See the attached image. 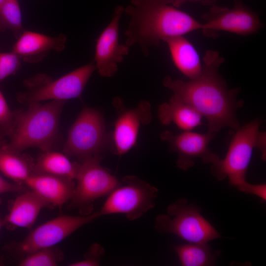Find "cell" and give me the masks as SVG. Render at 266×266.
Wrapping results in <instances>:
<instances>
[{"label":"cell","instance_id":"cell-34","mask_svg":"<svg viewBox=\"0 0 266 266\" xmlns=\"http://www.w3.org/2000/svg\"><path fill=\"white\" fill-rule=\"evenodd\" d=\"M2 224H3L2 222H1V220L0 219V228H1V227L2 225Z\"/></svg>","mask_w":266,"mask_h":266},{"label":"cell","instance_id":"cell-28","mask_svg":"<svg viewBox=\"0 0 266 266\" xmlns=\"http://www.w3.org/2000/svg\"><path fill=\"white\" fill-rule=\"evenodd\" d=\"M23 189V187L20 184L9 183L0 176V194L8 192H20Z\"/></svg>","mask_w":266,"mask_h":266},{"label":"cell","instance_id":"cell-8","mask_svg":"<svg viewBox=\"0 0 266 266\" xmlns=\"http://www.w3.org/2000/svg\"><path fill=\"white\" fill-rule=\"evenodd\" d=\"M107 137L103 118L97 109L85 107L70 127L63 148L67 157L82 160L101 156Z\"/></svg>","mask_w":266,"mask_h":266},{"label":"cell","instance_id":"cell-2","mask_svg":"<svg viewBox=\"0 0 266 266\" xmlns=\"http://www.w3.org/2000/svg\"><path fill=\"white\" fill-rule=\"evenodd\" d=\"M124 13L130 19L125 35L128 47L137 44L145 56L166 37L201 29L203 23L177 9L168 0H131Z\"/></svg>","mask_w":266,"mask_h":266},{"label":"cell","instance_id":"cell-23","mask_svg":"<svg viewBox=\"0 0 266 266\" xmlns=\"http://www.w3.org/2000/svg\"><path fill=\"white\" fill-rule=\"evenodd\" d=\"M11 31L17 39L25 31L18 0H5L0 7V31Z\"/></svg>","mask_w":266,"mask_h":266},{"label":"cell","instance_id":"cell-20","mask_svg":"<svg viewBox=\"0 0 266 266\" xmlns=\"http://www.w3.org/2000/svg\"><path fill=\"white\" fill-rule=\"evenodd\" d=\"M79 165L71 162L65 154L43 152L34 163L32 174H47L75 179Z\"/></svg>","mask_w":266,"mask_h":266},{"label":"cell","instance_id":"cell-14","mask_svg":"<svg viewBox=\"0 0 266 266\" xmlns=\"http://www.w3.org/2000/svg\"><path fill=\"white\" fill-rule=\"evenodd\" d=\"M151 119V105L147 101L122 111L115 122L113 132L116 154L123 155L130 151L136 142L141 125L149 124Z\"/></svg>","mask_w":266,"mask_h":266},{"label":"cell","instance_id":"cell-18","mask_svg":"<svg viewBox=\"0 0 266 266\" xmlns=\"http://www.w3.org/2000/svg\"><path fill=\"white\" fill-rule=\"evenodd\" d=\"M168 47L176 67L190 79L198 77L202 66L198 51L191 42L183 35L165 37L162 39Z\"/></svg>","mask_w":266,"mask_h":266},{"label":"cell","instance_id":"cell-29","mask_svg":"<svg viewBox=\"0 0 266 266\" xmlns=\"http://www.w3.org/2000/svg\"><path fill=\"white\" fill-rule=\"evenodd\" d=\"M266 133L259 132L257 139L256 148L260 151L261 158L264 161H265L266 159Z\"/></svg>","mask_w":266,"mask_h":266},{"label":"cell","instance_id":"cell-33","mask_svg":"<svg viewBox=\"0 0 266 266\" xmlns=\"http://www.w3.org/2000/svg\"><path fill=\"white\" fill-rule=\"evenodd\" d=\"M5 0H0V7Z\"/></svg>","mask_w":266,"mask_h":266},{"label":"cell","instance_id":"cell-21","mask_svg":"<svg viewBox=\"0 0 266 266\" xmlns=\"http://www.w3.org/2000/svg\"><path fill=\"white\" fill-rule=\"evenodd\" d=\"M5 144L0 150V171L17 183H25L33 173L34 163L20 152L7 149Z\"/></svg>","mask_w":266,"mask_h":266},{"label":"cell","instance_id":"cell-32","mask_svg":"<svg viewBox=\"0 0 266 266\" xmlns=\"http://www.w3.org/2000/svg\"><path fill=\"white\" fill-rule=\"evenodd\" d=\"M6 141L3 139V135L0 136V150L5 144Z\"/></svg>","mask_w":266,"mask_h":266},{"label":"cell","instance_id":"cell-25","mask_svg":"<svg viewBox=\"0 0 266 266\" xmlns=\"http://www.w3.org/2000/svg\"><path fill=\"white\" fill-rule=\"evenodd\" d=\"M21 59L13 52H0V82L14 74L21 67Z\"/></svg>","mask_w":266,"mask_h":266},{"label":"cell","instance_id":"cell-13","mask_svg":"<svg viewBox=\"0 0 266 266\" xmlns=\"http://www.w3.org/2000/svg\"><path fill=\"white\" fill-rule=\"evenodd\" d=\"M124 10L122 5L115 8L109 23L97 39L94 62L102 77L113 76L118 64L129 53L130 47L119 41V22Z\"/></svg>","mask_w":266,"mask_h":266},{"label":"cell","instance_id":"cell-10","mask_svg":"<svg viewBox=\"0 0 266 266\" xmlns=\"http://www.w3.org/2000/svg\"><path fill=\"white\" fill-rule=\"evenodd\" d=\"M202 16L205 23L201 30L210 37L219 31L248 35L257 33L263 26L257 14L239 0L234 1L232 8L211 6Z\"/></svg>","mask_w":266,"mask_h":266},{"label":"cell","instance_id":"cell-12","mask_svg":"<svg viewBox=\"0 0 266 266\" xmlns=\"http://www.w3.org/2000/svg\"><path fill=\"white\" fill-rule=\"evenodd\" d=\"M215 135L209 132L202 134L184 131L174 134L166 131L161 134L160 138L169 143L171 151L177 153V166L186 170L194 166L197 159H201L205 164H212L219 159L209 148V143Z\"/></svg>","mask_w":266,"mask_h":266},{"label":"cell","instance_id":"cell-16","mask_svg":"<svg viewBox=\"0 0 266 266\" xmlns=\"http://www.w3.org/2000/svg\"><path fill=\"white\" fill-rule=\"evenodd\" d=\"M70 178L47 174H32L25 183L51 206H61L71 200L75 183Z\"/></svg>","mask_w":266,"mask_h":266},{"label":"cell","instance_id":"cell-19","mask_svg":"<svg viewBox=\"0 0 266 266\" xmlns=\"http://www.w3.org/2000/svg\"><path fill=\"white\" fill-rule=\"evenodd\" d=\"M158 116L163 125L173 123L184 131H191L200 125L202 117L190 104L174 96L159 106Z\"/></svg>","mask_w":266,"mask_h":266},{"label":"cell","instance_id":"cell-5","mask_svg":"<svg viewBox=\"0 0 266 266\" xmlns=\"http://www.w3.org/2000/svg\"><path fill=\"white\" fill-rule=\"evenodd\" d=\"M261 123L260 119H256L235 131L226 156L212 163L211 167V174L217 180L228 178L231 185L244 193L249 185L246 173L256 148Z\"/></svg>","mask_w":266,"mask_h":266},{"label":"cell","instance_id":"cell-9","mask_svg":"<svg viewBox=\"0 0 266 266\" xmlns=\"http://www.w3.org/2000/svg\"><path fill=\"white\" fill-rule=\"evenodd\" d=\"M102 158L87 157L79 165L70 206L78 208L85 215L90 213L96 200L108 195L119 184L116 177L101 166Z\"/></svg>","mask_w":266,"mask_h":266},{"label":"cell","instance_id":"cell-15","mask_svg":"<svg viewBox=\"0 0 266 266\" xmlns=\"http://www.w3.org/2000/svg\"><path fill=\"white\" fill-rule=\"evenodd\" d=\"M66 41L67 37L64 33L57 36H50L25 30L17 38L12 51L23 61L35 64L42 61L51 51H63Z\"/></svg>","mask_w":266,"mask_h":266},{"label":"cell","instance_id":"cell-11","mask_svg":"<svg viewBox=\"0 0 266 266\" xmlns=\"http://www.w3.org/2000/svg\"><path fill=\"white\" fill-rule=\"evenodd\" d=\"M100 217L99 211L83 216L62 215L39 226L18 245V251L29 254L54 246L82 226Z\"/></svg>","mask_w":266,"mask_h":266},{"label":"cell","instance_id":"cell-7","mask_svg":"<svg viewBox=\"0 0 266 266\" xmlns=\"http://www.w3.org/2000/svg\"><path fill=\"white\" fill-rule=\"evenodd\" d=\"M158 189L133 175L124 177L110 193L99 213L100 216L123 214L130 220L142 216L156 203Z\"/></svg>","mask_w":266,"mask_h":266},{"label":"cell","instance_id":"cell-24","mask_svg":"<svg viewBox=\"0 0 266 266\" xmlns=\"http://www.w3.org/2000/svg\"><path fill=\"white\" fill-rule=\"evenodd\" d=\"M63 258L61 251L54 246L42 248L27 255L20 266H55Z\"/></svg>","mask_w":266,"mask_h":266},{"label":"cell","instance_id":"cell-17","mask_svg":"<svg viewBox=\"0 0 266 266\" xmlns=\"http://www.w3.org/2000/svg\"><path fill=\"white\" fill-rule=\"evenodd\" d=\"M51 205L33 191L18 196L3 223L12 227L30 228L40 210Z\"/></svg>","mask_w":266,"mask_h":266},{"label":"cell","instance_id":"cell-26","mask_svg":"<svg viewBox=\"0 0 266 266\" xmlns=\"http://www.w3.org/2000/svg\"><path fill=\"white\" fill-rule=\"evenodd\" d=\"M14 124V112L11 111L0 90V129L2 134L8 136L12 134Z\"/></svg>","mask_w":266,"mask_h":266},{"label":"cell","instance_id":"cell-31","mask_svg":"<svg viewBox=\"0 0 266 266\" xmlns=\"http://www.w3.org/2000/svg\"><path fill=\"white\" fill-rule=\"evenodd\" d=\"M219 0H197V2H200L205 5L213 6L216 5V3Z\"/></svg>","mask_w":266,"mask_h":266},{"label":"cell","instance_id":"cell-30","mask_svg":"<svg viewBox=\"0 0 266 266\" xmlns=\"http://www.w3.org/2000/svg\"><path fill=\"white\" fill-rule=\"evenodd\" d=\"M169 3L175 7H178L187 2H197V0H168Z\"/></svg>","mask_w":266,"mask_h":266},{"label":"cell","instance_id":"cell-22","mask_svg":"<svg viewBox=\"0 0 266 266\" xmlns=\"http://www.w3.org/2000/svg\"><path fill=\"white\" fill-rule=\"evenodd\" d=\"M183 266H205L214 264L218 253H213L208 243L189 242L173 246Z\"/></svg>","mask_w":266,"mask_h":266},{"label":"cell","instance_id":"cell-3","mask_svg":"<svg viewBox=\"0 0 266 266\" xmlns=\"http://www.w3.org/2000/svg\"><path fill=\"white\" fill-rule=\"evenodd\" d=\"M65 102L33 103L26 109L15 111L13 131L6 148L15 152L32 147L42 152L52 150L61 137L60 118Z\"/></svg>","mask_w":266,"mask_h":266},{"label":"cell","instance_id":"cell-6","mask_svg":"<svg viewBox=\"0 0 266 266\" xmlns=\"http://www.w3.org/2000/svg\"><path fill=\"white\" fill-rule=\"evenodd\" d=\"M200 210L186 199H179L167 206L166 214L157 216L155 229L159 233L175 234L189 242L208 243L220 237Z\"/></svg>","mask_w":266,"mask_h":266},{"label":"cell","instance_id":"cell-27","mask_svg":"<svg viewBox=\"0 0 266 266\" xmlns=\"http://www.w3.org/2000/svg\"><path fill=\"white\" fill-rule=\"evenodd\" d=\"M104 248L99 244H94L90 247L84 259L82 260L72 263L70 266H97L100 264L104 255Z\"/></svg>","mask_w":266,"mask_h":266},{"label":"cell","instance_id":"cell-4","mask_svg":"<svg viewBox=\"0 0 266 266\" xmlns=\"http://www.w3.org/2000/svg\"><path fill=\"white\" fill-rule=\"evenodd\" d=\"M96 70L92 61L55 80L46 74H36L24 81L25 90L18 95V101L28 105L45 100L66 101L80 97Z\"/></svg>","mask_w":266,"mask_h":266},{"label":"cell","instance_id":"cell-1","mask_svg":"<svg viewBox=\"0 0 266 266\" xmlns=\"http://www.w3.org/2000/svg\"><path fill=\"white\" fill-rule=\"evenodd\" d=\"M224 62L218 52L208 50L198 77L185 81L166 76L163 80V86L172 91L173 96L190 104L206 118L208 132L216 134L225 127L235 131L240 127L236 111L243 103L237 100L240 88L229 89L219 73Z\"/></svg>","mask_w":266,"mask_h":266}]
</instances>
